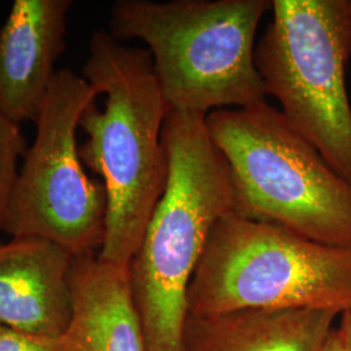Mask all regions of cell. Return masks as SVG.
<instances>
[{
	"mask_svg": "<svg viewBox=\"0 0 351 351\" xmlns=\"http://www.w3.org/2000/svg\"><path fill=\"white\" fill-rule=\"evenodd\" d=\"M337 316L316 308L189 315L184 351H322Z\"/></svg>",
	"mask_w": 351,
	"mask_h": 351,
	"instance_id": "cell-11",
	"label": "cell"
},
{
	"mask_svg": "<svg viewBox=\"0 0 351 351\" xmlns=\"http://www.w3.org/2000/svg\"><path fill=\"white\" fill-rule=\"evenodd\" d=\"M339 326H336V332L341 343L345 350L351 351V308L339 314Z\"/></svg>",
	"mask_w": 351,
	"mask_h": 351,
	"instance_id": "cell-14",
	"label": "cell"
},
{
	"mask_svg": "<svg viewBox=\"0 0 351 351\" xmlns=\"http://www.w3.org/2000/svg\"><path fill=\"white\" fill-rule=\"evenodd\" d=\"M168 178L129 263L149 351H184L188 290L213 226L233 213V186L206 116L169 111L163 126Z\"/></svg>",
	"mask_w": 351,
	"mask_h": 351,
	"instance_id": "cell-2",
	"label": "cell"
},
{
	"mask_svg": "<svg viewBox=\"0 0 351 351\" xmlns=\"http://www.w3.org/2000/svg\"><path fill=\"white\" fill-rule=\"evenodd\" d=\"M27 146L21 125L0 112V232L4 224L20 172V159Z\"/></svg>",
	"mask_w": 351,
	"mask_h": 351,
	"instance_id": "cell-12",
	"label": "cell"
},
{
	"mask_svg": "<svg viewBox=\"0 0 351 351\" xmlns=\"http://www.w3.org/2000/svg\"><path fill=\"white\" fill-rule=\"evenodd\" d=\"M269 0H117L110 34L139 39L169 111L208 113L265 101L255 36Z\"/></svg>",
	"mask_w": 351,
	"mask_h": 351,
	"instance_id": "cell-3",
	"label": "cell"
},
{
	"mask_svg": "<svg viewBox=\"0 0 351 351\" xmlns=\"http://www.w3.org/2000/svg\"><path fill=\"white\" fill-rule=\"evenodd\" d=\"M226 159L233 213L304 239L351 247V184L267 101L206 116Z\"/></svg>",
	"mask_w": 351,
	"mask_h": 351,
	"instance_id": "cell-4",
	"label": "cell"
},
{
	"mask_svg": "<svg viewBox=\"0 0 351 351\" xmlns=\"http://www.w3.org/2000/svg\"><path fill=\"white\" fill-rule=\"evenodd\" d=\"M99 94L84 75L64 68L53 75L36 120L8 208L4 230L12 237L47 239L72 255L99 252L107 195L85 172L77 142L80 120Z\"/></svg>",
	"mask_w": 351,
	"mask_h": 351,
	"instance_id": "cell-7",
	"label": "cell"
},
{
	"mask_svg": "<svg viewBox=\"0 0 351 351\" xmlns=\"http://www.w3.org/2000/svg\"><path fill=\"white\" fill-rule=\"evenodd\" d=\"M69 285L73 314L63 336L65 351H149L129 265L101 261L98 252L73 255Z\"/></svg>",
	"mask_w": 351,
	"mask_h": 351,
	"instance_id": "cell-10",
	"label": "cell"
},
{
	"mask_svg": "<svg viewBox=\"0 0 351 351\" xmlns=\"http://www.w3.org/2000/svg\"><path fill=\"white\" fill-rule=\"evenodd\" d=\"M71 0H14L0 26V112L36 123L66 49Z\"/></svg>",
	"mask_w": 351,
	"mask_h": 351,
	"instance_id": "cell-8",
	"label": "cell"
},
{
	"mask_svg": "<svg viewBox=\"0 0 351 351\" xmlns=\"http://www.w3.org/2000/svg\"><path fill=\"white\" fill-rule=\"evenodd\" d=\"M72 254L37 237L0 245V326L62 339L72 320Z\"/></svg>",
	"mask_w": 351,
	"mask_h": 351,
	"instance_id": "cell-9",
	"label": "cell"
},
{
	"mask_svg": "<svg viewBox=\"0 0 351 351\" xmlns=\"http://www.w3.org/2000/svg\"><path fill=\"white\" fill-rule=\"evenodd\" d=\"M272 21L255 47L267 95L351 184V0H272Z\"/></svg>",
	"mask_w": 351,
	"mask_h": 351,
	"instance_id": "cell-6",
	"label": "cell"
},
{
	"mask_svg": "<svg viewBox=\"0 0 351 351\" xmlns=\"http://www.w3.org/2000/svg\"><path fill=\"white\" fill-rule=\"evenodd\" d=\"M322 351H346L345 348H343V345L341 343L339 336H337L336 326L330 332V335H329V337L326 339V345H324V348H323Z\"/></svg>",
	"mask_w": 351,
	"mask_h": 351,
	"instance_id": "cell-15",
	"label": "cell"
},
{
	"mask_svg": "<svg viewBox=\"0 0 351 351\" xmlns=\"http://www.w3.org/2000/svg\"><path fill=\"white\" fill-rule=\"evenodd\" d=\"M0 351H65V348L63 337H39L0 326Z\"/></svg>",
	"mask_w": 351,
	"mask_h": 351,
	"instance_id": "cell-13",
	"label": "cell"
},
{
	"mask_svg": "<svg viewBox=\"0 0 351 351\" xmlns=\"http://www.w3.org/2000/svg\"><path fill=\"white\" fill-rule=\"evenodd\" d=\"M189 315L351 308V247L229 213L216 221L188 290Z\"/></svg>",
	"mask_w": 351,
	"mask_h": 351,
	"instance_id": "cell-5",
	"label": "cell"
},
{
	"mask_svg": "<svg viewBox=\"0 0 351 351\" xmlns=\"http://www.w3.org/2000/svg\"><path fill=\"white\" fill-rule=\"evenodd\" d=\"M82 75L99 97L80 120L85 165L101 177L107 195L106 233L98 256L129 265L168 178L163 126L169 107L147 49L130 47L106 32L88 42Z\"/></svg>",
	"mask_w": 351,
	"mask_h": 351,
	"instance_id": "cell-1",
	"label": "cell"
}]
</instances>
